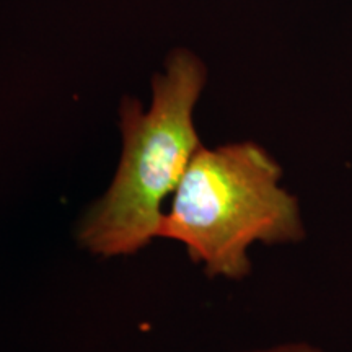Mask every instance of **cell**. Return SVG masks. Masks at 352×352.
I'll use <instances>...</instances> for the list:
<instances>
[{"mask_svg": "<svg viewBox=\"0 0 352 352\" xmlns=\"http://www.w3.org/2000/svg\"><path fill=\"white\" fill-rule=\"evenodd\" d=\"M208 80L202 57L175 47L153 74L148 107L134 96L121 100L120 164L76 228L77 243L91 256H132L157 240L165 201L202 145L195 113Z\"/></svg>", "mask_w": 352, "mask_h": 352, "instance_id": "obj_1", "label": "cell"}, {"mask_svg": "<svg viewBox=\"0 0 352 352\" xmlns=\"http://www.w3.org/2000/svg\"><path fill=\"white\" fill-rule=\"evenodd\" d=\"M283 178V166L261 144H202L162 215L157 239L182 243L210 279L243 280L253 270V245L307 239L300 199Z\"/></svg>", "mask_w": 352, "mask_h": 352, "instance_id": "obj_2", "label": "cell"}, {"mask_svg": "<svg viewBox=\"0 0 352 352\" xmlns=\"http://www.w3.org/2000/svg\"><path fill=\"white\" fill-rule=\"evenodd\" d=\"M236 352H327L321 349L320 346L311 344L307 341H289V342H279V344L267 346V347H258V349H246V351H236Z\"/></svg>", "mask_w": 352, "mask_h": 352, "instance_id": "obj_3", "label": "cell"}]
</instances>
